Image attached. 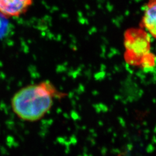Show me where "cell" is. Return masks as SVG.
<instances>
[{
	"instance_id": "6da1fadb",
	"label": "cell",
	"mask_w": 156,
	"mask_h": 156,
	"mask_svg": "<svg viewBox=\"0 0 156 156\" xmlns=\"http://www.w3.org/2000/svg\"><path fill=\"white\" fill-rule=\"evenodd\" d=\"M66 95L49 80L29 84L13 95L12 109L21 120L37 122L50 111L56 100L62 99Z\"/></svg>"
},
{
	"instance_id": "7a4b0ae2",
	"label": "cell",
	"mask_w": 156,
	"mask_h": 156,
	"mask_svg": "<svg viewBox=\"0 0 156 156\" xmlns=\"http://www.w3.org/2000/svg\"><path fill=\"white\" fill-rule=\"evenodd\" d=\"M125 61L131 66H142L151 54V38L142 28H129L124 35Z\"/></svg>"
},
{
	"instance_id": "3957f363",
	"label": "cell",
	"mask_w": 156,
	"mask_h": 156,
	"mask_svg": "<svg viewBox=\"0 0 156 156\" xmlns=\"http://www.w3.org/2000/svg\"><path fill=\"white\" fill-rule=\"evenodd\" d=\"M33 4V0H0V15L17 17L24 14Z\"/></svg>"
},
{
	"instance_id": "277c9868",
	"label": "cell",
	"mask_w": 156,
	"mask_h": 156,
	"mask_svg": "<svg viewBox=\"0 0 156 156\" xmlns=\"http://www.w3.org/2000/svg\"><path fill=\"white\" fill-rule=\"evenodd\" d=\"M140 26L156 38V0H148L146 3Z\"/></svg>"
}]
</instances>
